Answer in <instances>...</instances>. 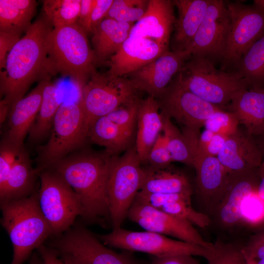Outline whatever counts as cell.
Wrapping results in <instances>:
<instances>
[{"mask_svg":"<svg viewBox=\"0 0 264 264\" xmlns=\"http://www.w3.org/2000/svg\"><path fill=\"white\" fill-rule=\"evenodd\" d=\"M111 156L105 152L76 151L46 168L73 190L82 207L81 217L86 221L110 220L107 183Z\"/></svg>","mask_w":264,"mask_h":264,"instance_id":"6da1fadb","label":"cell"},{"mask_svg":"<svg viewBox=\"0 0 264 264\" xmlns=\"http://www.w3.org/2000/svg\"><path fill=\"white\" fill-rule=\"evenodd\" d=\"M45 18L36 20L9 53L0 72V95L10 105L24 97L31 85L45 73L47 40L52 29Z\"/></svg>","mask_w":264,"mask_h":264,"instance_id":"7a4b0ae2","label":"cell"},{"mask_svg":"<svg viewBox=\"0 0 264 264\" xmlns=\"http://www.w3.org/2000/svg\"><path fill=\"white\" fill-rule=\"evenodd\" d=\"M47 48L45 73L69 77L81 92L96 64L86 32L77 23L54 28L48 34Z\"/></svg>","mask_w":264,"mask_h":264,"instance_id":"3957f363","label":"cell"},{"mask_svg":"<svg viewBox=\"0 0 264 264\" xmlns=\"http://www.w3.org/2000/svg\"><path fill=\"white\" fill-rule=\"evenodd\" d=\"M1 223L13 246L10 264H23L33 250L52 236L39 206L38 192L31 196L0 203Z\"/></svg>","mask_w":264,"mask_h":264,"instance_id":"277c9868","label":"cell"},{"mask_svg":"<svg viewBox=\"0 0 264 264\" xmlns=\"http://www.w3.org/2000/svg\"><path fill=\"white\" fill-rule=\"evenodd\" d=\"M177 76L187 89L224 110L236 92L248 88L237 72L218 69L211 59L200 56L192 55Z\"/></svg>","mask_w":264,"mask_h":264,"instance_id":"5b68a950","label":"cell"},{"mask_svg":"<svg viewBox=\"0 0 264 264\" xmlns=\"http://www.w3.org/2000/svg\"><path fill=\"white\" fill-rule=\"evenodd\" d=\"M89 127L78 101L63 102L55 116L50 137L39 147L37 171L77 151L88 139Z\"/></svg>","mask_w":264,"mask_h":264,"instance_id":"8992f818","label":"cell"},{"mask_svg":"<svg viewBox=\"0 0 264 264\" xmlns=\"http://www.w3.org/2000/svg\"><path fill=\"white\" fill-rule=\"evenodd\" d=\"M135 146L120 156H111L107 195L113 229L121 227L140 190L145 176Z\"/></svg>","mask_w":264,"mask_h":264,"instance_id":"52a82bcc","label":"cell"},{"mask_svg":"<svg viewBox=\"0 0 264 264\" xmlns=\"http://www.w3.org/2000/svg\"><path fill=\"white\" fill-rule=\"evenodd\" d=\"M38 175L39 206L52 235L58 237L70 228L78 216L82 217V207L73 190L55 172L45 169Z\"/></svg>","mask_w":264,"mask_h":264,"instance_id":"ba28073f","label":"cell"},{"mask_svg":"<svg viewBox=\"0 0 264 264\" xmlns=\"http://www.w3.org/2000/svg\"><path fill=\"white\" fill-rule=\"evenodd\" d=\"M138 91L127 77H111L95 70L78 101L88 127L96 119L137 97Z\"/></svg>","mask_w":264,"mask_h":264,"instance_id":"9c48e42d","label":"cell"},{"mask_svg":"<svg viewBox=\"0 0 264 264\" xmlns=\"http://www.w3.org/2000/svg\"><path fill=\"white\" fill-rule=\"evenodd\" d=\"M105 245L165 257L180 255L206 257L207 247L169 238L151 231L135 232L121 227L108 234L95 235Z\"/></svg>","mask_w":264,"mask_h":264,"instance_id":"30bf717a","label":"cell"},{"mask_svg":"<svg viewBox=\"0 0 264 264\" xmlns=\"http://www.w3.org/2000/svg\"><path fill=\"white\" fill-rule=\"evenodd\" d=\"M230 25L224 54L223 69L236 67L247 49L264 35V11L240 1L227 2Z\"/></svg>","mask_w":264,"mask_h":264,"instance_id":"8fae6325","label":"cell"},{"mask_svg":"<svg viewBox=\"0 0 264 264\" xmlns=\"http://www.w3.org/2000/svg\"><path fill=\"white\" fill-rule=\"evenodd\" d=\"M157 100L161 112L175 119L184 128L198 132L205 121L220 109L187 89L177 75Z\"/></svg>","mask_w":264,"mask_h":264,"instance_id":"7c38bea8","label":"cell"},{"mask_svg":"<svg viewBox=\"0 0 264 264\" xmlns=\"http://www.w3.org/2000/svg\"><path fill=\"white\" fill-rule=\"evenodd\" d=\"M51 245L59 254L71 256L82 264H136L127 255L108 248L83 227L69 229Z\"/></svg>","mask_w":264,"mask_h":264,"instance_id":"4fadbf2b","label":"cell"},{"mask_svg":"<svg viewBox=\"0 0 264 264\" xmlns=\"http://www.w3.org/2000/svg\"><path fill=\"white\" fill-rule=\"evenodd\" d=\"M230 25L227 2L222 0H210L204 19L185 50L192 55L222 60Z\"/></svg>","mask_w":264,"mask_h":264,"instance_id":"5bb4252c","label":"cell"},{"mask_svg":"<svg viewBox=\"0 0 264 264\" xmlns=\"http://www.w3.org/2000/svg\"><path fill=\"white\" fill-rule=\"evenodd\" d=\"M127 217L148 231L170 236L206 248L211 244L206 241L188 221L135 200Z\"/></svg>","mask_w":264,"mask_h":264,"instance_id":"9a60e30c","label":"cell"},{"mask_svg":"<svg viewBox=\"0 0 264 264\" xmlns=\"http://www.w3.org/2000/svg\"><path fill=\"white\" fill-rule=\"evenodd\" d=\"M191 56L187 50H168L127 77L138 91L158 99Z\"/></svg>","mask_w":264,"mask_h":264,"instance_id":"2e32d148","label":"cell"},{"mask_svg":"<svg viewBox=\"0 0 264 264\" xmlns=\"http://www.w3.org/2000/svg\"><path fill=\"white\" fill-rule=\"evenodd\" d=\"M167 50L168 48L151 39L129 36L119 49L106 62L109 69L106 74L111 77H126Z\"/></svg>","mask_w":264,"mask_h":264,"instance_id":"e0dca14e","label":"cell"},{"mask_svg":"<svg viewBox=\"0 0 264 264\" xmlns=\"http://www.w3.org/2000/svg\"><path fill=\"white\" fill-rule=\"evenodd\" d=\"M191 148L198 193L206 204L216 209L224 194L228 173L217 157L198 151V140L192 142Z\"/></svg>","mask_w":264,"mask_h":264,"instance_id":"ac0fdd59","label":"cell"},{"mask_svg":"<svg viewBox=\"0 0 264 264\" xmlns=\"http://www.w3.org/2000/svg\"><path fill=\"white\" fill-rule=\"evenodd\" d=\"M259 181L258 168L228 173L224 194L216 208L223 225L232 226L242 223V202L246 197L257 191Z\"/></svg>","mask_w":264,"mask_h":264,"instance_id":"d6986e66","label":"cell"},{"mask_svg":"<svg viewBox=\"0 0 264 264\" xmlns=\"http://www.w3.org/2000/svg\"><path fill=\"white\" fill-rule=\"evenodd\" d=\"M173 0H149L142 18L132 26L129 36L148 38L168 49L176 21Z\"/></svg>","mask_w":264,"mask_h":264,"instance_id":"ffe728a7","label":"cell"},{"mask_svg":"<svg viewBox=\"0 0 264 264\" xmlns=\"http://www.w3.org/2000/svg\"><path fill=\"white\" fill-rule=\"evenodd\" d=\"M217 158L228 173L258 168L263 160L254 137L240 128L228 136Z\"/></svg>","mask_w":264,"mask_h":264,"instance_id":"44dd1931","label":"cell"},{"mask_svg":"<svg viewBox=\"0 0 264 264\" xmlns=\"http://www.w3.org/2000/svg\"><path fill=\"white\" fill-rule=\"evenodd\" d=\"M48 78L43 79L26 96L11 106L8 129L4 136L14 144L23 146L40 109L43 93Z\"/></svg>","mask_w":264,"mask_h":264,"instance_id":"7402d4cb","label":"cell"},{"mask_svg":"<svg viewBox=\"0 0 264 264\" xmlns=\"http://www.w3.org/2000/svg\"><path fill=\"white\" fill-rule=\"evenodd\" d=\"M227 108L250 135L255 137L264 132V88H247L237 91Z\"/></svg>","mask_w":264,"mask_h":264,"instance_id":"603a6c76","label":"cell"},{"mask_svg":"<svg viewBox=\"0 0 264 264\" xmlns=\"http://www.w3.org/2000/svg\"><path fill=\"white\" fill-rule=\"evenodd\" d=\"M163 126L158 100L149 95L141 100L137 116L134 146L142 163H146L149 153L162 132Z\"/></svg>","mask_w":264,"mask_h":264,"instance_id":"cb8c5ba5","label":"cell"},{"mask_svg":"<svg viewBox=\"0 0 264 264\" xmlns=\"http://www.w3.org/2000/svg\"><path fill=\"white\" fill-rule=\"evenodd\" d=\"M210 0H174L177 17L174 24V50H185L191 44L207 12Z\"/></svg>","mask_w":264,"mask_h":264,"instance_id":"d4e9b609","label":"cell"},{"mask_svg":"<svg viewBox=\"0 0 264 264\" xmlns=\"http://www.w3.org/2000/svg\"><path fill=\"white\" fill-rule=\"evenodd\" d=\"M133 24L105 18L94 29L91 42L96 63H103L114 55L129 37Z\"/></svg>","mask_w":264,"mask_h":264,"instance_id":"484cf974","label":"cell"},{"mask_svg":"<svg viewBox=\"0 0 264 264\" xmlns=\"http://www.w3.org/2000/svg\"><path fill=\"white\" fill-rule=\"evenodd\" d=\"M38 172L34 169L28 153H24L13 166L2 191L0 203L27 198L36 191Z\"/></svg>","mask_w":264,"mask_h":264,"instance_id":"4316f807","label":"cell"},{"mask_svg":"<svg viewBox=\"0 0 264 264\" xmlns=\"http://www.w3.org/2000/svg\"><path fill=\"white\" fill-rule=\"evenodd\" d=\"M145 169L140 192L148 194H181L191 195V184L183 174L168 168Z\"/></svg>","mask_w":264,"mask_h":264,"instance_id":"83f0119b","label":"cell"},{"mask_svg":"<svg viewBox=\"0 0 264 264\" xmlns=\"http://www.w3.org/2000/svg\"><path fill=\"white\" fill-rule=\"evenodd\" d=\"M133 136L124 131L107 115L94 121L90 125L88 139L93 143L104 147L111 156L117 155L130 147Z\"/></svg>","mask_w":264,"mask_h":264,"instance_id":"f1b7e54d","label":"cell"},{"mask_svg":"<svg viewBox=\"0 0 264 264\" xmlns=\"http://www.w3.org/2000/svg\"><path fill=\"white\" fill-rule=\"evenodd\" d=\"M36 8L35 0H0V32L20 36L26 32Z\"/></svg>","mask_w":264,"mask_h":264,"instance_id":"f546056e","label":"cell"},{"mask_svg":"<svg viewBox=\"0 0 264 264\" xmlns=\"http://www.w3.org/2000/svg\"><path fill=\"white\" fill-rule=\"evenodd\" d=\"M61 104L58 100L56 85L48 79L44 89L40 110L28 134L30 142H39L50 132L55 116Z\"/></svg>","mask_w":264,"mask_h":264,"instance_id":"4dcf8cb0","label":"cell"},{"mask_svg":"<svg viewBox=\"0 0 264 264\" xmlns=\"http://www.w3.org/2000/svg\"><path fill=\"white\" fill-rule=\"evenodd\" d=\"M236 67L248 88H264V35L247 49Z\"/></svg>","mask_w":264,"mask_h":264,"instance_id":"1f68e13d","label":"cell"},{"mask_svg":"<svg viewBox=\"0 0 264 264\" xmlns=\"http://www.w3.org/2000/svg\"><path fill=\"white\" fill-rule=\"evenodd\" d=\"M161 113L163 122L162 134L173 161L193 167V155L186 136L173 123L170 117Z\"/></svg>","mask_w":264,"mask_h":264,"instance_id":"d6a6232c","label":"cell"},{"mask_svg":"<svg viewBox=\"0 0 264 264\" xmlns=\"http://www.w3.org/2000/svg\"><path fill=\"white\" fill-rule=\"evenodd\" d=\"M81 0H45V18L54 28L77 23Z\"/></svg>","mask_w":264,"mask_h":264,"instance_id":"836d02e7","label":"cell"},{"mask_svg":"<svg viewBox=\"0 0 264 264\" xmlns=\"http://www.w3.org/2000/svg\"><path fill=\"white\" fill-rule=\"evenodd\" d=\"M243 246L219 241L207 247L208 264H246Z\"/></svg>","mask_w":264,"mask_h":264,"instance_id":"e575fe53","label":"cell"},{"mask_svg":"<svg viewBox=\"0 0 264 264\" xmlns=\"http://www.w3.org/2000/svg\"><path fill=\"white\" fill-rule=\"evenodd\" d=\"M148 3L146 0H113L105 18L132 23L143 16Z\"/></svg>","mask_w":264,"mask_h":264,"instance_id":"d590c367","label":"cell"},{"mask_svg":"<svg viewBox=\"0 0 264 264\" xmlns=\"http://www.w3.org/2000/svg\"><path fill=\"white\" fill-rule=\"evenodd\" d=\"M26 152L19 146L4 137L0 144V192L3 190L10 171L18 159Z\"/></svg>","mask_w":264,"mask_h":264,"instance_id":"8d00e7d4","label":"cell"},{"mask_svg":"<svg viewBox=\"0 0 264 264\" xmlns=\"http://www.w3.org/2000/svg\"><path fill=\"white\" fill-rule=\"evenodd\" d=\"M242 223L256 228L264 227V199L257 191L245 198L241 209Z\"/></svg>","mask_w":264,"mask_h":264,"instance_id":"74e56055","label":"cell"},{"mask_svg":"<svg viewBox=\"0 0 264 264\" xmlns=\"http://www.w3.org/2000/svg\"><path fill=\"white\" fill-rule=\"evenodd\" d=\"M141 99L138 96L122 105L107 116L124 131L133 136Z\"/></svg>","mask_w":264,"mask_h":264,"instance_id":"f35d334b","label":"cell"},{"mask_svg":"<svg viewBox=\"0 0 264 264\" xmlns=\"http://www.w3.org/2000/svg\"><path fill=\"white\" fill-rule=\"evenodd\" d=\"M239 124L238 119L233 112L220 109L205 121L204 127L214 133L228 137L238 131Z\"/></svg>","mask_w":264,"mask_h":264,"instance_id":"ab89813d","label":"cell"},{"mask_svg":"<svg viewBox=\"0 0 264 264\" xmlns=\"http://www.w3.org/2000/svg\"><path fill=\"white\" fill-rule=\"evenodd\" d=\"M160 210L186 220L202 228L208 226L210 222L207 215L196 211L190 202L178 201L171 202L164 205Z\"/></svg>","mask_w":264,"mask_h":264,"instance_id":"60d3db41","label":"cell"},{"mask_svg":"<svg viewBox=\"0 0 264 264\" xmlns=\"http://www.w3.org/2000/svg\"><path fill=\"white\" fill-rule=\"evenodd\" d=\"M173 161L164 136L160 133L149 153L146 163L152 168H163L168 167Z\"/></svg>","mask_w":264,"mask_h":264,"instance_id":"b9f144b4","label":"cell"},{"mask_svg":"<svg viewBox=\"0 0 264 264\" xmlns=\"http://www.w3.org/2000/svg\"><path fill=\"white\" fill-rule=\"evenodd\" d=\"M134 200L160 209L164 205L175 201H185L191 202V195L181 194H148L139 191Z\"/></svg>","mask_w":264,"mask_h":264,"instance_id":"7bdbcfd3","label":"cell"},{"mask_svg":"<svg viewBox=\"0 0 264 264\" xmlns=\"http://www.w3.org/2000/svg\"><path fill=\"white\" fill-rule=\"evenodd\" d=\"M113 0H96L91 13L82 28L87 33H92L94 29L106 17Z\"/></svg>","mask_w":264,"mask_h":264,"instance_id":"ee69618b","label":"cell"},{"mask_svg":"<svg viewBox=\"0 0 264 264\" xmlns=\"http://www.w3.org/2000/svg\"><path fill=\"white\" fill-rule=\"evenodd\" d=\"M261 229L243 247L245 254L257 261L264 260V227Z\"/></svg>","mask_w":264,"mask_h":264,"instance_id":"f6af8a7d","label":"cell"},{"mask_svg":"<svg viewBox=\"0 0 264 264\" xmlns=\"http://www.w3.org/2000/svg\"><path fill=\"white\" fill-rule=\"evenodd\" d=\"M20 35L0 32V68H5L7 56L21 39Z\"/></svg>","mask_w":264,"mask_h":264,"instance_id":"bcb514c9","label":"cell"},{"mask_svg":"<svg viewBox=\"0 0 264 264\" xmlns=\"http://www.w3.org/2000/svg\"><path fill=\"white\" fill-rule=\"evenodd\" d=\"M194 257L188 255L155 257L151 264H199Z\"/></svg>","mask_w":264,"mask_h":264,"instance_id":"7dc6e473","label":"cell"},{"mask_svg":"<svg viewBox=\"0 0 264 264\" xmlns=\"http://www.w3.org/2000/svg\"><path fill=\"white\" fill-rule=\"evenodd\" d=\"M228 137L224 135L215 133L203 153L207 155L217 157Z\"/></svg>","mask_w":264,"mask_h":264,"instance_id":"c3c4849f","label":"cell"},{"mask_svg":"<svg viewBox=\"0 0 264 264\" xmlns=\"http://www.w3.org/2000/svg\"><path fill=\"white\" fill-rule=\"evenodd\" d=\"M44 264H65L58 257V252L54 248L45 246L44 244L38 249Z\"/></svg>","mask_w":264,"mask_h":264,"instance_id":"681fc988","label":"cell"},{"mask_svg":"<svg viewBox=\"0 0 264 264\" xmlns=\"http://www.w3.org/2000/svg\"><path fill=\"white\" fill-rule=\"evenodd\" d=\"M96 0H81L77 24L82 28L88 21L94 7Z\"/></svg>","mask_w":264,"mask_h":264,"instance_id":"f907efd6","label":"cell"},{"mask_svg":"<svg viewBox=\"0 0 264 264\" xmlns=\"http://www.w3.org/2000/svg\"><path fill=\"white\" fill-rule=\"evenodd\" d=\"M214 134L212 132L205 129L200 133L198 141V150L200 153H203Z\"/></svg>","mask_w":264,"mask_h":264,"instance_id":"816d5d0a","label":"cell"},{"mask_svg":"<svg viewBox=\"0 0 264 264\" xmlns=\"http://www.w3.org/2000/svg\"><path fill=\"white\" fill-rule=\"evenodd\" d=\"M11 106L4 99L0 101V126L8 119Z\"/></svg>","mask_w":264,"mask_h":264,"instance_id":"f5cc1de1","label":"cell"},{"mask_svg":"<svg viewBox=\"0 0 264 264\" xmlns=\"http://www.w3.org/2000/svg\"><path fill=\"white\" fill-rule=\"evenodd\" d=\"M258 175L259 181L257 192L261 198L264 199V158L258 168Z\"/></svg>","mask_w":264,"mask_h":264,"instance_id":"db71d44e","label":"cell"},{"mask_svg":"<svg viewBox=\"0 0 264 264\" xmlns=\"http://www.w3.org/2000/svg\"><path fill=\"white\" fill-rule=\"evenodd\" d=\"M264 158V132L259 136L254 137Z\"/></svg>","mask_w":264,"mask_h":264,"instance_id":"11a10c76","label":"cell"},{"mask_svg":"<svg viewBox=\"0 0 264 264\" xmlns=\"http://www.w3.org/2000/svg\"><path fill=\"white\" fill-rule=\"evenodd\" d=\"M61 256L62 260L65 264H82L77 260L68 255L61 254Z\"/></svg>","mask_w":264,"mask_h":264,"instance_id":"9f6ffc18","label":"cell"},{"mask_svg":"<svg viewBox=\"0 0 264 264\" xmlns=\"http://www.w3.org/2000/svg\"><path fill=\"white\" fill-rule=\"evenodd\" d=\"M254 4L256 7L264 11V0H255Z\"/></svg>","mask_w":264,"mask_h":264,"instance_id":"6f0895ef","label":"cell"},{"mask_svg":"<svg viewBox=\"0 0 264 264\" xmlns=\"http://www.w3.org/2000/svg\"><path fill=\"white\" fill-rule=\"evenodd\" d=\"M29 264H44L43 260L38 257H33Z\"/></svg>","mask_w":264,"mask_h":264,"instance_id":"680465c9","label":"cell"},{"mask_svg":"<svg viewBox=\"0 0 264 264\" xmlns=\"http://www.w3.org/2000/svg\"><path fill=\"white\" fill-rule=\"evenodd\" d=\"M244 255L246 259V264H258L256 260L246 255L245 254Z\"/></svg>","mask_w":264,"mask_h":264,"instance_id":"91938a15","label":"cell"},{"mask_svg":"<svg viewBox=\"0 0 264 264\" xmlns=\"http://www.w3.org/2000/svg\"><path fill=\"white\" fill-rule=\"evenodd\" d=\"M257 262L258 264H264V260H259L257 261Z\"/></svg>","mask_w":264,"mask_h":264,"instance_id":"94428289","label":"cell"}]
</instances>
